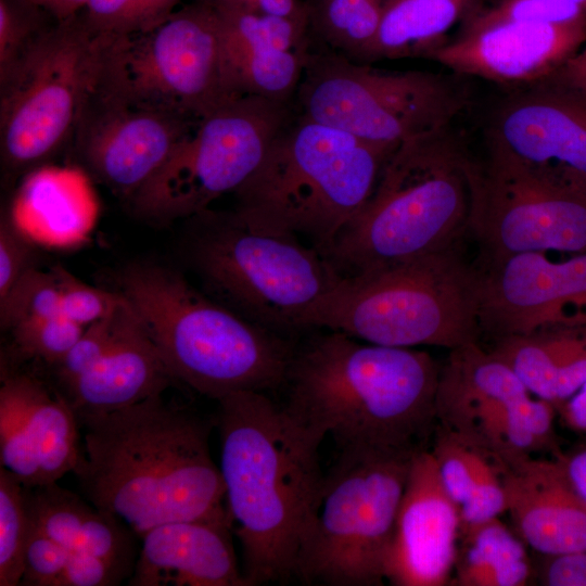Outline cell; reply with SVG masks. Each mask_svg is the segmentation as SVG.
<instances>
[{"mask_svg": "<svg viewBox=\"0 0 586 586\" xmlns=\"http://www.w3.org/2000/svg\"><path fill=\"white\" fill-rule=\"evenodd\" d=\"M51 271L59 286L61 314L85 328L113 313L123 301L120 293L91 286L61 265Z\"/></svg>", "mask_w": 586, "mask_h": 586, "instance_id": "38", "label": "cell"}, {"mask_svg": "<svg viewBox=\"0 0 586 586\" xmlns=\"http://www.w3.org/2000/svg\"><path fill=\"white\" fill-rule=\"evenodd\" d=\"M25 495L31 527L71 552L99 557L132 574L137 535L119 518L90 506L58 482L25 486Z\"/></svg>", "mask_w": 586, "mask_h": 586, "instance_id": "26", "label": "cell"}, {"mask_svg": "<svg viewBox=\"0 0 586 586\" xmlns=\"http://www.w3.org/2000/svg\"><path fill=\"white\" fill-rule=\"evenodd\" d=\"M217 9L292 17L308 22L306 3L301 0H206Z\"/></svg>", "mask_w": 586, "mask_h": 586, "instance_id": "44", "label": "cell"}, {"mask_svg": "<svg viewBox=\"0 0 586 586\" xmlns=\"http://www.w3.org/2000/svg\"><path fill=\"white\" fill-rule=\"evenodd\" d=\"M585 42L586 20L463 24L430 60L458 75L519 88L551 77Z\"/></svg>", "mask_w": 586, "mask_h": 586, "instance_id": "20", "label": "cell"}, {"mask_svg": "<svg viewBox=\"0 0 586 586\" xmlns=\"http://www.w3.org/2000/svg\"><path fill=\"white\" fill-rule=\"evenodd\" d=\"M413 456L339 451L324 477L311 526L297 557L295 577L310 585L383 584Z\"/></svg>", "mask_w": 586, "mask_h": 586, "instance_id": "10", "label": "cell"}, {"mask_svg": "<svg viewBox=\"0 0 586 586\" xmlns=\"http://www.w3.org/2000/svg\"><path fill=\"white\" fill-rule=\"evenodd\" d=\"M506 513L538 555L586 550V504L556 457H531L505 473Z\"/></svg>", "mask_w": 586, "mask_h": 586, "instance_id": "24", "label": "cell"}, {"mask_svg": "<svg viewBox=\"0 0 586 586\" xmlns=\"http://www.w3.org/2000/svg\"><path fill=\"white\" fill-rule=\"evenodd\" d=\"M34 3L49 14H51L56 21H64L77 13H79L87 4L88 0H26Z\"/></svg>", "mask_w": 586, "mask_h": 586, "instance_id": "48", "label": "cell"}, {"mask_svg": "<svg viewBox=\"0 0 586 586\" xmlns=\"http://www.w3.org/2000/svg\"><path fill=\"white\" fill-rule=\"evenodd\" d=\"M55 22L47 11L26 0H0V77Z\"/></svg>", "mask_w": 586, "mask_h": 586, "instance_id": "36", "label": "cell"}, {"mask_svg": "<svg viewBox=\"0 0 586 586\" xmlns=\"http://www.w3.org/2000/svg\"><path fill=\"white\" fill-rule=\"evenodd\" d=\"M296 112L295 100L246 94L226 101L196 123L128 200L131 212L163 225L209 208L246 181Z\"/></svg>", "mask_w": 586, "mask_h": 586, "instance_id": "13", "label": "cell"}, {"mask_svg": "<svg viewBox=\"0 0 586 586\" xmlns=\"http://www.w3.org/2000/svg\"><path fill=\"white\" fill-rule=\"evenodd\" d=\"M61 314L60 292L53 272L33 267L0 298V324L5 331Z\"/></svg>", "mask_w": 586, "mask_h": 586, "instance_id": "34", "label": "cell"}, {"mask_svg": "<svg viewBox=\"0 0 586 586\" xmlns=\"http://www.w3.org/2000/svg\"><path fill=\"white\" fill-rule=\"evenodd\" d=\"M198 122L132 104L95 80L67 148L90 178L128 202Z\"/></svg>", "mask_w": 586, "mask_h": 586, "instance_id": "16", "label": "cell"}, {"mask_svg": "<svg viewBox=\"0 0 586 586\" xmlns=\"http://www.w3.org/2000/svg\"><path fill=\"white\" fill-rule=\"evenodd\" d=\"M440 372L428 352L329 330L295 347L283 404L339 451L416 455L430 448L437 425Z\"/></svg>", "mask_w": 586, "mask_h": 586, "instance_id": "3", "label": "cell"}, {"mask_svg": "<svg viewBox=\"0 0 586 586\" xmlns=\"http://www.w3.org/2000/svg\"><path fill=\"white\" fill-rule=\"evenodd\" d=\"M481 332L496 339L586 327V252L552 260L545 252L481 258Z\"/></svg>", "mask_w": 586, "mask_h": 586, "instance_id": "18", "label": "cell"}, {"mask_svg": "<svg viewBox=\"0 0 586 586\" xmlns=\"http://www.w3.org/2000/svg\"><path fill=\"white\" fill-rule=\"evenodd\" d=\"M429 449L441 482L458 508L460 528L506 513L504 477L509 467L440 424Z\"/></svg>", "mask_w": 586, "mask_h": 586, "instance_id": "28", "label": "cell"}, {"mask_svg": "<svg viewBox=\"0 0 586 586\" xmlns=\"http://www.w3.org/2000/svg\"><path fill=\"white\" fill-rule=\"evenodd\" d=\"M220 473L226 506L243 552L247 586L294 576L326 474L324 440L267 393L219 400Z\"/></svg>", "mask_w": 586, "mask_h": 586, "instance_id": "2", "label": "cell"}, {"mask_svg": "<svg viewBox=\"0 0 586 586\" xmlns=\"http://www.w3.org/2000/svg\"><path fill=\"white\" fill-rule=\"evenodd\" d=\"M582 20H586L584 12L552 0H495L489 4L483 3L463 24L495 21L569 24Z\"/></svg>", "mask_w": 586, "mask_h": 586, "instance_id": "39", "label": "cell"}, {"mask_svg": "<svg viewBox=\"0 0 586 586\" xmlns=\"http://www.w3.org/2000/svg\"><path fill=\"white\" fill-rule=\"evenodd\" d=\"M84 330L85 327L59 314L21 324L10 332L20 360L34 359L51 369L69 352Z\"/></svg>", "mask_w": 586, "mask_h": 586, "instance_id": "35", "label": "cell"}, {"mask_svg": "<svg viewBox=\"0 0 586 586\" xmlns=\"http://www.w3.org/2000/svg\"><path fill=\"white\" fill-rule=\"evenodd\" d=\"M100 35L97 84L132 104L198 122L235 97L226 80L218 14L206 0L145 33Z\"/></svg>", "mask_w": 586, "mask_h": 586, "instance_id": "12", "label": "cell"}, {"mask_svg": "<svg viewBox=\"0 0 586 586\" xmlns=\"http://www.w3.org/2000/svg\"><path fill=\"white\" fill-rule=\"evenodd\" d=\"M118 288L176 381L216 402L283 387L292 342L202 294L179 271L135 263Z\"/></svg>", "mask_w": 586, "mask_h": 586, "instance_id": "5", "label": "cell"}, {"mask_svg": "<svg viewBox=\"0 0 586 586\" xmlns=\"http://www.w3.org/2000/svg\"><path fill=\"white\" fill-rule=\"evenodd\" d=\"M182 0H88L84 15L99 34L132 35L165 22Z\"/></svg>", "mask_w": 586, "mask_h": 586, "instance_id": "33", "label": "cell"}, {"mask_svg": "<svg viewBox=\"0 0 586 586\" xmlns=\"http://www.w3.org/2000/svg\"><path fill=\"white\" fill-rule=\"evenodd\" d=\"M474 169L449 127L404 141L322 254L353 277L458 247L470 228Z\"/></svg>", "mask_w": 586, "mask_h": 586, "instance_id": "4", "label": "cell"}, {"mask_svg": "<svg viewBox=\"0 0 586 586\" xmlns=\"http://www.w3.org/2000/svg\"><path fill=\"white\" fill-rule=\"evenodd\" d=\"M570 484L586 504V444L555 455Z\"/></svg>", "mask_w": 586, "mask_h": 586, "instance_id": "45", "label": "cell"}, {"mask_svg": "<svg viewBox=\"0 0 586 586\" xmlns=\"http://www.w3.org/2000/svg\"><path fill=\"white\" fill-rule=\"evenodd\" d=\"M556 409L564 426L586 436V381Z\"/></svg>", "mask_w": 586, "mask_h": 586, "instance_id": "46", "label": "cell"}, {"mask_svg": "<svg viewBox=\"0 0 586 586\" xmlns=\"http://www.w3.org/2000/svg\"><path fill=\"white\" fill-rule=\"evenodd\" d=\"M175 381L154 342L127 303L107 351L89 371L60 391L80 424L89 417L106 415L163 394Z\"/></svg>", "mask_w": 586, "mask_h": 586, "instance_id": "25", "label": "cell"}, {"mask_svg": "<svg viewBox=\"0 0 586 586\" xmlns=\"http://www.w3.org/2000/svg\"><path fill=\"white\" fill-rule=\"evenodd\" d=\"M546 80L586 92V44Z\"/></svg>", "mask_w": 586, "mask_h": 586, "instance_id": "47", "label": "cell"}, {"mask_svg": "<svg viewBox=\"0 0 586 586\" xmlns=\"http://www.w3.org/2000/svg\"><path fill=\"white\" fill-rule=\"evenodd\" d=\"M537 574L545 586H586V550L539 555Z\"/></svg>", "mask_w": 586, "mask_h": 586, "instance_id": "43", "label": "cell"}, {"mask_svg": "<svg viewBox=\"0 0 586 586\" xmlns=\"http://www.w3.org/2000/svg\"><path fill=\"white\" fill-rule=\"evenodd\" d=\"M30 524L25 486L0 468V586L21 584Z\"/></svg>", "mask_w": 586, "mask_h": 586, "instance_id": "32", "label": "cell"}, {"mask_svg": "<svg viewBox=\"0 0 586 586\" xmlns=\"http://www.w3.org/2000/svg\"><path fill=\"white\" fill-rule=\"evenodd\" d=\"M80 428L85 458L74 474L82 494L138 537L176 521L231 522L209 451L212 424L194 410L160 394Z\"/></svg>", "mask_w": 586, "mask_h": 586, "instance_id": "1", "label": "cell"}, {"mask_svg": "<svg viewBox=\"0 0 586 586\" xmlns=\"http://www.w3.org/2000/svg\"><path fill=\"white\" fill-rule=\"evenodd\" d=\"M36 250L13 218L2 215L0 221V298L34 266Z\"/></svg>", "mask_w": 586, "mask_h": 586, "instance_id": "41", "label": "cell"}, {"mask_svg": "<svg viewBox=\"0 0 586 586\" xmlns=\"http://www.w3.org/2000/svg\"><path fill=\"white\" fill-rule=\"evenodd\" d=\"M526 547L499 517L461 527L449 585H527L534 564Z\"/></svg>", "mask_w": 586, "mask_h": 586, "instance_id": "30", "label": "cell"}, {"mask_svg": "<svg viewBox=\"0 0 586 586\" xmlns=\"http://www.w3.org/2000/svg\"><path fill=\"white\" fill-rule=\"evenodd\" d=\"M484 0H384L375 37L361 63L407 58L431 59Z\"/></svg>", "mask_w": 586, "mask_h": 586, "instance_id": "29", "label": "cell"}, {"mask_svg": "<svg viewBox=\"0 0 586 586\" xmlns=\"http://www.w3.org/2000/svg\"><path fill=\"white\" fill-rule=\"evenodd\" d=\"M460 515L445 491L430 449L412 458L385 562L395 586L449 585Z\"/></svg>", "mask_w": 586, "mask_h": 586, "instance_id": "21", "label": "cell"}, {"mask_svg": "<svg viewBox=\"0 0 586 586\" xmlns=\"http://www.w3.org/2000/svg\"><path fill=\"white\" fill-rule=\"evenodd\" d=\"M384 0H324L306 4L309 30L329 49L361 63L381 20Z\"/></svg>", "mask_w": 586, "mask_h": 586, "instance_id": "31", "label": "cell"}, {"mask_svg": "<svg viewBox=\"0 0 586 586\" xmlns=\"http://www.w3.org/2000/svg\"><path fill=\"white\" fill-rule=\"evenodd\" d=\"M80 424L54 383L2 364L0 463L26 487L56 483L84 458Z\"/></svg>", "mask_w": 586, "mask_h": 586, "instance_id": "19", "label": "cell"}, {"mask_svg": "<svg viewBox=\"0 0 586 586\" xmlns=\"http://www.w3.org/2000/svg\"><path fill=\"white\" fill-rule=\"evenodd\" d=\"M556 416L553 404L534 396L504 360L477 342L451 349L441 365L437 424L507 467L560 451Z\"/></svg>", "mask_w": 586, "mask_h": 586, "instance_id": "14", "label": "cell"}, {"mask_svg": "<svg viewBox=\"0 0 586 586\" xmlns=\"http://www.w3.org/2000/svg\"><path fill=\"white\" fill-rule=\"evenodd\" d=\"M126 305L123 297L113 313L86 327L69 352L51 368L54 384L59 390L89 371L107 351L116 335Z\"/></svg>", "mask_w": 586, "mask_h": 586, "instance_id": "37", "label": "cell"}, {"mask_svg": "<svg viewBox=\"0 0 586 586\" xmlns=\"http://www.w3.org/2000/svg\"><path fill=\"white\" fill-rule=\"evenodd\" d=\"M232 523L176 521L142 539L129 586H247L231 542Z\"/></svg>", "mask_w": 586, "mask_h": 586, "instance_id": "23", "label": "cell"}, {"mask_svg": "<svg viewBox=\"0 0 586 586\" xmlns=\"http://www.w3.org/2000/svg\"><path fill=\"white\" fill-rule=\"evenodd\" d=\"M69 556L65 547L30 526L20 585L56 586Z\"/></svg>", "mask_w": 586, "mask_h": 586, "instance_id": "40", "label": "cell"}, {"mask_svg": "<svg viewBox=\"0 0 586 586\" xmlns=\"http://www.w3.org/2000/svg\"><path fill=\"white\" fill-rule=\"evenodd\" d=\"M396 148L297 111L233 193V211L251 224L303 237L323 253L368 201Z\"/></svg>", "mask_w": 586, "mask_h": 586, "instance_id": "6", "label": "cell"}, {"mask_svg": "<svg viewBox=\"0 0 586 586\" xmlns=\"http://www.w3.org/2000/svg\"><path fill=\"white\" fill-rule=\"evenodd\" d=\"M536 397L557 408L586 381V327L494 340L489 349Z\"/></svg>", "mask_w": 586, "mask_h": 586, "instance_id": "27", "label": "cell"}, {"mask_svg": "<svg viewBox=\"0 0 586 586\" xmlns=\"http://www.w3.org/2000/svg\"><path fill=\"white\" fill-rule=\"evenodd\" d=\"M310 328L394 347L451 351L477 342L476 269L454 247L343 277L314 314Z\"/></svg>", "mask_w": 586, "mask_h": 586, "instance_id": "8", "label": "cell"}, {"mask_svg": "<svg viewBox=\"0 0 586 586\" xmlns=\"http://www.w3.org/2000/svg\"><path fill=\"white\" fill-rule=\"evenodd\" d=\"M482 257L586 252V193L489 156L475 164L470 228Z\"/></svg>", "mask_w": 586, "mask_h": 586, "instance_id": "15", "label": "cell"}, {"mask_svg": "<svg viewBox=\"0 0 586 586\" xmlns=\"http://www.w3.org/2000/svg\"><path fill=\"white\" fill-rule=\"evenodd\" d=\"M466 76L373 68L310 50L295 94L304 116L368 142L398 146L450 126L470 101Z\"/></svg>", "mask_w": 586, "mask_h": 586, "instance_id": "9", "label": "cell"}, {"mask_svg": "<svg viewBox=\"0 0 586 586\" xmlns=\"http://www.w3.org/2000/svg\"><path fill=\"white\" fill-rule=\"evenodd\" d=\"M321 1H324V0H308L305 3L306 4H313V3H317V2H321Z\"/></svg>", "mask_w": 586, "mask_h": 586, "instance_id": "50", "label": "cell"}, {"mask_svg": "<svg viewBox=\"0 0 586 586\" xmlns=\"http://www.w3.org/2000/svg\"><path fill=\"white\" fill-rule=\"evenodd\" d=\"M489 156L586 193V92L544 80L515 88L487 127Z\"/></svg>", "mask_w": 586, "mask_h": 586, "instance_id": "17", "label": "cell"}, {"mask_svg": "<svg viewBox=\"0 0 586 586\" xmlns=\"http://www.w3.org/2000/svg\"><path fill=\"white\" fill-rule=\"evenodd\" d=\"M189 253L207 288L244 319L284 335L310 320L342 280L324 255L281 232L207 208L191 218Z\"/></svg>", "mask_w": 586, "mask_h": 586, "instance_id": "7", "label": "cell"}, {"mask_svg": "<svg viewBox=\"0 0 586 586\" xmlns=\"http://www.w3.org/2000/svg\"><path fill=\"white\" fill-rule=\"evenodd\" d=\"M129 577L126 570L104 559L71 552L56 586H114Z\"/></svg>", "mask_w": 586, "mask_h": 586, "instance_id": "42", "label": "cell"}, {"mask_svg": "<svg viewBox=\"0 0 586 586\" xmlns=\"http://www.w3.org/2000/svg\"><path fill=\"white\" fill-rule=\"evenodd\" d=\"M561 4L575 8L586 14V0H552Z\"/></svg>", "mask_w": 586, "mask_h": 586, "instance_id": "49", "label": "cell"}, {"mask_svg": "<svg viewBox=\"0 0 586 586\" xmlns=\"http://www.w3.org/2000/svg\"><path fill=\"white\" fill-rule=\"evenodd\" d=\"M215 10L231 94L295 100L311 50L309 23L271 14Z\"/></svg>", "mask_w": 586, "mask_h": 586, "instance_id": "22", "label": "cell"}, {"mask_svg": "<svg viewBox=\"0 0 586 586\" xmlns=\"http://www.w3.org/2000/svg\"><path fill=\"white\" fill-rule=\"evenodd\" d=\"M100 42L81 10L55 22L0 77V156L7 179L42 166L68 146L98 77Z\"/></svg>", "mask_w": 586, "mask_h": 586, "instance_id": "11", "label": "cell"}]
</instances>
